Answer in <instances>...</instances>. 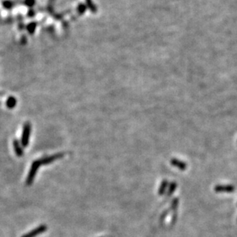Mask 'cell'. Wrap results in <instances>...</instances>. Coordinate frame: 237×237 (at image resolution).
Wrapping results in <instances>:
<instances>
[{"label":"cell","instance_id":"1","mask_svg":"<svg viewBox=\"0 0 237 237\" xmlns=\"http://www.w3.org/2000/svg\"><path fill=\"white\" fill-rule=\"evenodd\" d=\"M41 162L39 160H36L33 162L32 164L31 168H30V170L28 172V175L27 176V179H26V184L28 186H30V185L33 184V180H34L35 177H36V175L37 173V171H38L39 168V166H41Z\"/></svg>","mask_w":237,"mask_h":237},{"label":"cell","instance_id":"2","mask_svg":"<svg viewBox=\"0 0 237 237\" xmlns=\"http://www.w3.org/2000/svg\"><path fill=\"white\" fill-rule=\"evenodd\" d=\"M30 132H31V124L29 122H26L23 127V135L21 139V145L23 147H26L28 145L30 137Z\"/></svg>","mask_w":237,"mask_h":237},{"label":"cell","instance_id":"3","mask_svg":"<svg viewBox=\"0 0 237 237\" xmlns=\"http://www.w3.org/2000/svg\"><path fill=\"white\" fill-rule=\"evenodd\" d=\"M64 156H65V153L59 152V153L54 154V155H53V156H47V157L43 158V159H40V162H41L42 165L49 164V163H52L53 162H54V161L57 160V159H61V158L64 157Z\"/></svg>","mask_w":237,"mask_h":237},{"label":"cell","instance_id":"4","mask_svg":"<svg viewBox=\"0 0 237 237\" xmlns=\"http://www.w3.org/2000/svg\"><path fill=\"white\" fill-rule=\"evenodd\" d=\"M46 229H47L46 226H45V225H42V226H39V227L36 228L35 229L32 230L31 232L28 233L27 234H25L23 237H36L37 235H39V234H41V233H44V232L46 230Z\"/></svg>","mask_w":237,"mask_h":237},{"label":"cell","instance_id":"5","mask_svg":"<svg viewBox=\"0 0 237 237\" xmlns=\"http://www.w3.org/2000/svg\"><path fill=\"white\" fill-rule=\"evenodd\" d=\"M215 191L218 193H232L235 190V187L232 185H219L215 187Z\"/></svg>","mask_w":237,"mask_h":237},{"label":"cell","instance_id":"6","mask_svg":"<svg viewBox=\"0 0 237 237\" xmlns=\"http://www.w3.org/2000/svg\"><path fill=\"white\" fill-rule=\"evenodd\" d=\"M170 162L172 166L178 168V169H180V170H185V169L187 168V164H186V162L179 160V159H173Z\"/></svg>","mask_w":237,"mask_h":237},{"label":"cell","instance_id":"7","mask_svg":"<svg viewBox=\"0 0 237 237\" xmlns=\"http://www.w3.org/2000/svg\"><path fill=\"white\" fill-rule=\"evenodd\" d=\"M13 146H14V150L16 155L18 157H21L23 154V148H22V145L19 143V142L18 140L13 141Z\"/></svg>","mask_w":237,"mask_h":237},{"label":"cell","instance_id":"8","mask_svg":"<svg viewBox=\"0 0 237 237\" xmlns=\"http://www.w3.org/2000/svg\"><path fill=\"white\" fill-rule=\"evenodd\" d=\"M167 187H168V181L165 179V180L162 181V183H161L160 187H159V196H162V195L164 194L165 191L166 190Z\"/></svg>","mask_w":237,"mask_h":237},{"label":"cell","instance_id":"9","mask_svg":"<svg viewBox=\"0 0 237 237\" xmlns=\"http://www.w3.org/2000/svg\"><path fill=\"white\" fill-rule=\"evenodd\" d=\"M16 105V100L14 98V97L11 96L8 99L7 101H6V106L9 109H13L14 108L15 106Z\"/></svg>","mask_w":237,"mask_h":237},{"label":"cell","instance_id":"10","mask_svg":"<svg viewBox=\"0 0 237 237\" xmlns=\"http://www.w3.org/2000/svg\"><path fill=\"white\" fill-rule=\"evenodd\" d=\"M176 183H170V185H169V189H168V193H167V196H171V195L173 194V193L176 190Z\"/></svg>","mask_w":237,"mask_h":237}]
</instances>
